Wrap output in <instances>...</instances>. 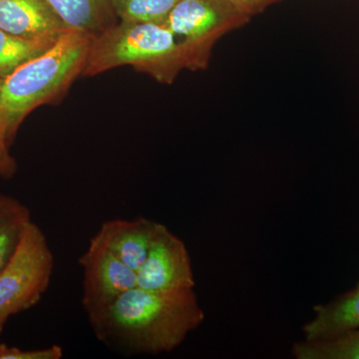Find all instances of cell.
<instances>
[{
	"label": "cell",
	"mask_w": 359,
	"mask_h": 359,
	"mask_svg": "<svg viewBox=\"0 0 359 359\" xmlns=\"http://www.w3.org/2000/svg\"><path fill=\"white\" fill-rule=\"evenodd\" d=\"M83 269L82 306L88 320L102 313L121 295L137 287V273L92 238L78 261Z\"/></svg>",
	"instance_id": "6"
},
{
	"label": "cell",
	"mask_w": 359,
	"mask_h": 359,
	"mask_svg": "<svg viewBox=\"0 0 359 359\" xmlns=\"http://www.w3.org/2000/svg\"><path fill=\"white\" fill-rule=\"evenodd\" d=\"M55 42L16 36L0 29V76L13 74L20 66L41 55Z\"/></svg>",
	"instance_id": "14"
},
{
	"label": "cell",
	"mask_w": 359,
	"mask_h": 359,
	"mask_svg": "<svg viewBox=\"0 0 359 359\" xmlns=\"http://www.w3.org/2000/svg\"><path fill=\"white\" fill-rule=\"evenodd\" d=\"M0 29L23 39L51 42L71 30L45 0H0Z\"/></svg>",
	"instance_id": "8"
},
{
	"label": "cell",
	"mask_w": 359,
	"mask_h": 359,
	"mask_svg": "<svg viewBox=\"0 0 359 359\" xmlns=\"http://www.w3.org/2000/svg\"><path fill=\"white\" fill-rule=\"evenodd\" d=\"M54 255L39 224L30 221L0 269V334L13 316L36 306L50 285Z\"/></svg>",
	"instance_id": "4"
},
{
	"label": "cell",
	"mask_w": 359,
	"mask_h": 359,
	"mask_svg": "<svg viewBox=\"0 0 359 359\" xmlns=\"http://www.w3.org/2000/svg\"><path fill=\"white\" fill-rule=\"evenodd\" d=\"M292 353L297 359H359V330L332 339L295 342Z\"/></svg>",
	"instance_id": "13"
},
{
	"label": "cell",
	"mask_w": 359,
	"mask_h": 359,
	"mask_svg": "<svg viewBox=\"0 0 359 359\" xmlns=\"http://www.w3.org/2000/svg\"><path fill=\"white\" fill-rule=\"evenodd\" d=\"M249 20L226 0H180L164 25L178 42L186 68L195 70L208 65L212 46L223 35Z\"/></svg>",
	"instance_id": "5"
},
{
	"label": "cell",
	"mask_w": 359,
	"mask_h": 359,
	"mask_svg": "<svg viewBox=\"0 0 359 359\" xmlns=\"http://www.w3.org/2000/svg\"><path fill=\"white\" fill-rule=\"evenodd\" d=\"M71 30L94 35L112 25L111 0H45Z\"/></svg>",
	"instance_id": "11"
},
{
	"label": "cell",
	"mask_w": 359,
	"mask_h": 359,
	"mask_svg": "<svg viewBox=\"0 0 359 359\" xmlns=\"http://www.w3.org/2000/svg\"><path fill=\"white\" fill-rule=\"evenodd\" d=\"M4 78L2 76H0V85L2 84V82H4Z\"/></svg>",
	"instance_id": "19"
},
{
	"label": "cell",
	"mask_w": 359,
	"mask_h": 359,
	"mask_svg": "<svg viewBox=\"0 0 359 359\" xmlns=\"http://www.w3.org/2000/svg\"><path fill=\"white\" fill-rule=\"evenodd\" d=\"M93 37L70 30L48 50L4 78L0 85V120L9 145L30 112L57 98L82 74Z\"/></svg>",
	"instance_id": "2"
},
{
	"label": "cell",
	"mask_w": 359,
	"mask_h": 359,
	"mask_svg": "<svg viewBox=\"0 0 359 359\" xmlns=\"http://www.w3.org/2000/svg\"><path fill=\"white\" fill-rule=\"evenodd\" d=\"M9 148L11 145L0 120V178L4 180L13 178L18 171V163L15 158L9 152Z\"/></svg>",
	"instance_id": "17"
},
{
	"label": "cell",
	"mask_w": 359,
	"mask_h": 359,
	"mask_svg": "<svg viewBox=\"0 0 359 359\" xmlns=\"http://www.w3.org/2000/svg\"><path fill=\"white\" fill-rule=\"evenodd\" d=\"M180 0H111L115 15L125 22L165 25Z\"/></svg>",
	"instance_id": "15"
},
{
	"label": "cell",
	"mask_w": 359,
	"mask_h": 359,
	"mask_svg": "<svg viewBox=\"0 0 359 359\" xmlns=\"http://www.w3.org/2000/svg\"><path fill=\"white\" fill-rule=\"evenodd\" d=\"M195 283L192 259L185 243L160 223L147 257L137 271V287L172 292L194 289Z\"/></svg>",
	"instance_id": "7"
},
{
	"label": "cell",
	"mask_w": 359,
	"mask_h": 359,
	"mask_svg": "<svg viewBox=\"0 0 359 359\" xmlns=\"http://www.w3.org/2000/svg\"><path fill=\"white\" fill-rule=\"evenodd\" d=\"M32 219L27 205L11 196L0 194V269L6 266Z\"/></svg>",
	"instance_id": "12"
},
{
	"label": "cell",
	"mask_w": 359,
	"mask_h": 359,
	"mask_svg": "<svg viewBox=\"0 0 359 359\" xmlns=\"http://www.w3.org/2000/svg\"><path fill=\"white\" fill-rule=\"evenodd\" d=\"M229 4L248 16L262 13L264 9L278 0H226Z\"/></svg>",
	"instance_id": "18"
},
{
	"label": "cell",
	"mask_w": 359,
	"mask_h": 359,
	"mask_svg": "<svg viewBox=\"0 0 359 359\" xmlns=\"http://www.w3.org/2000/svg\"><path fill=\"white\" fill-rule=\"evenodd\" d=\"M159 224L146 218L109 219L104 222L93 238L137 273L147 257Z\"/></svg>",
	"instance_id": "9"
},
{
	"label": "cell",
	"mask_w": 359,
	"mask_h": 359,
	"mask_svg": "<svg viewBox=\"0 0 359 359\" xmlns=\"http://www.w3.org/2000/svg\"><path fill=\"white\" fill-rule=\"evenodd\" d=\"M358 285H359V283H358Z\"/></svg>",
	"instance_id": "20"
},
{
	"label": "cell",
	"mask_w": 359,
	"mask_h": 359,
	"mask_svg": "<svg viewBox=\"0 0 359 359\" xmlns=\"http://www.w3.org/2000/svg\"><path fill=\"white\" fill-rule=\"evenodd\" d=\"M65 355L62 346H53L44 348L20 349L16 346H9L0 344V359H61Z\"/></svg>",
	"instance_id": "16"
},
{
	"label": "cell",
	"mask_w": 359,
	"mask_h": 359,
	"mask_svg": "<svg viewBox=\"0 0 359 359\" xmlns=\"http://www.w3.org/2000/svg\"><path fill=\"white\" fill-rule=\"evenodd\" d=\"M194 289L152 292L134 287L90 320L97 339L127 354L171 353L204 323Z\"/></svg>",
	"instance_id": "1"
},
{
	"label": "cell",
	"mask_w": 359,
	"mask_h": 359,
	"mask_svg": "<svg viewBox=\"0 0 359 359\" xmlns=\"http://www.w3.org/2000/svg\"><path fill=\"white\" fill-rule=\"evenodd\" d=\"M314 316L302 327L304 340H328L359 330V285L327 304L313 308Z\"/></svg>",
	"instance_id": "10"
},
{
	"label": "cell",
	"mask_w": 359,
	"mask_h": 359,
	"mask_svg": "<svg viewBox=\"0 0 359 359\" xmlns=\"http://www.w3.org/2000/svg\"><path fill=\"white\" fill-rule=\"evenodd\" d=\"M124 65L167 84L186 68L178 42L166 25L121 21L93 37L82 74L95 76Z\"/></svg>",
	"instance_id": "3"
}]
</instances>
